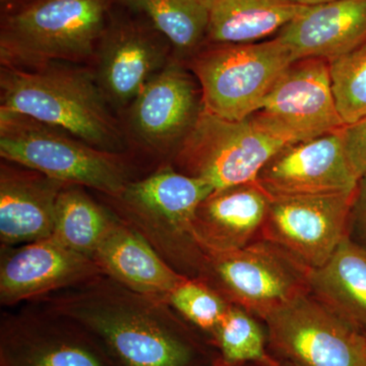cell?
<instances>
[{
	"label": "cell",
	"instance_id": "19",
	"mask_svg": "<svg viewBox=\"0 0 366 366\" xmlns=\"http://www.w3.org/2000/svg\"><path fill=\"white\" fill-rule=\"evenodd\" d=\"M277 37L288 46L295 61L339 59L366 43V0L305 7Z\"/></svg>",
	"mask_w": 366,
	"mask_h": 366
},
{
	"label": "cell",
	"instance_id": "12",
	"mask_svg": "<svg viewBox=\"0 0 366 366\" xmlns=\"http://www.w3.org/2000/svg\"><path fill=\"white\" fill-rule=\"evenodd\" d=\"M252 115L290 144L345 127L335 101L330 62L322 59L291 64Z\"/></svg>",
	"mask_w": 366,
	"mask_h": 366
},
{
	"label": "cell",
	"instance_id": "29",
	"mask_svg": "<svg viewBox=\"0 0 366 366\" xmlns=\"http://www.w3.org/2000/svg\"><path fill=\"white\" fill-rule=\"evenodd\" d=\"M350 222L355 229L360 244L366 247V175L361 177L358 182L351 209Z\"/></svg>",
	"mask_w": 366,
	"mask_h": 366
},
{
	"label": "cell",
	"instance_id": "26",
	"mask_svg": "<svg viewBox=\"0 0 366 366\" xmlns=\"http://www.w3.org/2000/svg\"><path fill=\"white\" fill-rule=\"evenodd\" d=\"M165 300L214 347L217 329L231 303L199 278L183 279Z\"/></svg>",
	"mask_w": 366,
	"mask_h": 366
},
{
	"label": "cell",
	"instance_id": "21",
	"mask_svg": "<svg viewBox=\"0 0 366 366\" xmlns=\"http://www.w3.org/2000/svg\"><path fill=\"white\" fill-rule=\"evenodd\" d=\"M310 293L366 334V247L347 235L333 255L308 274Z\"/></svg>",
	"mask_w": 366,
	"mask_h": 366
},
{
	"label": "cell",
	"instance_id": "14",
	"mask_svg": "<svg viewBox=\"0 0 366 366\" xmlns=\"http://www.w3.org/2000/svg\"><path fill=\"white\" fill-rule=\"evenodd\" d=\"M101 274L91 257L53 236L14 247L0 245V305L35 302Z\"/></svg>",
	"mask_w": 366,
	"mask_h": 366
},
{
	"label": "cell",
	"instance_id": "6",
	"mask_svg": "<svg viewBox=\"0 0 366 366\" xmlns=\"http://www.w3.org/2000/svg\"><path fill=\"white\" fill-rule=\"evenodd\" d=\"M295 59L279 37L262 42L216 44L192 60L207 112L228 120L247 119L261 109L269 92Z\"/></svg>",
	"mask_w": 366,
	"mask_h": 366
},
{
	"label": "cell",
	"instance_id": "13",
	"mask_svg": "<svg viewBox=\"0 0 366 366\" xmlns=\"http://www.w3.org/2000/svg\"><path fill=\"white\" fill-rule=\"evenodd\" d=\"M355 192L272 199L261 237L312 271L329 261L348 235Z\"/></svg>",
	"mask_w": 366,
	"mask_h": 366
},
{
	"label": "cell",
	"instance_id": "33",
	"mask_svg": "<svg viewBox=\"0 0 366 366\" xmlns=\"http://www.w3.org/2000/svg\"><path fill=\"white\" fill-rule=\"evenodd\" d=\"M238 366H249V365H238Z\"/></svg>",
	"mask_w": 366,
	"mask_h": 366
},
{
	"label": "cell",
	"instance_id": "16",
	"mask_svg": "<svg viewBox=\"0 0 366 366\" xmlns=\"http://www.w3.org/2000/svg\"><path fill=\"white\" fill-rule=\"evenodd\" d=\"M202 109L196 84L177 64L169 62L129 106V127L142 147L166 154L179 147Z\"/></svg>",
	"mask_w": 366,
	"mask_h": 366
},
{
	"label": "cell",
	"instance_id": "24",
	"mask_svg": "<svg viewBox=\"0 0 366 366\" xmlns=\"http://www.w3.org/2000/svg\"><path fill=\"white\" fill-rule=\"evenodd\" d=\"M143 14L179 54L197 50L206 40L209 25L207 0H118Z\"/></svg>",
	"mask_w": 366,
	"mask_h": 366
},
{
	"label": "cell",
	"instance_id": "25",
	"mask_svg": "<svg viewBox=\"0 0 366 366\" xmlns=\"http://www.w3.org/2000/svg\"><path fill=\"white\" fill-rule=\"evenodd\" d=\"M255 315L231 303L215 334L214 347L223 366L273 365L280 362L269 352L268 333Z\"/></svg>",
	"mask_w": 366,
	"mask_h": 366
},
{
	"label": "cell",
	"instance_id": "27",
	"mask_svg": "<svg viewBox=\"0 0 366 366\" xmlns=\"http://www.w3.org/2000/svg\"><path fill=\"white\" fill-rule=\"evenodd\" d=\"M332 89L344 124L366 117V43L330 61Z\"/></svg>",
	"mask_w": 366,
	"mask_h": 366
},
{
	"label": "cell",
	"instance_id": "17",
	"mask_svg": "<svg viewBox=\"0 0 366 366\" xmlns=\"http://www.w3.org/2000/svg\"><path fill=\"white\" fill-rule=\"evenodd\" d=\"M271 201L257 180L214 190L192 224L197 247L204 255L223 254L259 239Z\"/></svg>",
	"mask_w": 366,
	"mask_h": 366
},
{
	"label": "cell",
	"instance_id": "2",
	"mask_svg": "<svg viewBox=\"0 0 366 366\" xmlns=\"http://www.w3.org/2000/svg\"><path fill=\"white\" fill-rule=\"evenodd\" d=\"M69 64L31 69L1 66L0 110L26 115L95 148L122 154V132L94 71Z\"/></svg>",
	"mask_w": 366,
	"mask_h": 366
},
{
	"label": "cell",
	"instance_id": "22",
	"mask_svg": "<svg viewBox=\"0 0 366 366\" xmlns=\"http://www.w3.org/2000/svg\"><path fill=\"white\" fill-rule=\"evenodd\" d=\"M206 40L216 44L257 42L280 31L307 6L285 0H207Z\"/></svg>",
	"mask_w": 366,
	"mask_h": 366
},
{
	"label": "cell",
	"instance_id": "15",
	"mask_svg": "<svg viewBox=\"0 0 366 366\" xmlns=\"http://www.w3.org/2000/svg\"><path fill=\"white\" fill-rule=\"evenodd\" d=\"M360 178L347 157L341 129L279 152L257 175L264 192L277 197L354 194Z\"/></svg>",
	"mask_w": 366,
	"mask_h": 366
},
{
	"label": "cell",
	"instance_id": "5",
	"mask_svg": "<svg viewBox=\"0 0 366 366\" xmlns=\"http://www.w3.org/2000/svg\"><path fill=\"white\" fill-rule=\"evenodd\" d=\"M0 156L67 184L115 197L132 182L124 154L95 148L64 129L0 110Z\"/></svg>",
	"mask_w": 366,
	"mask_h": 366
},
{
	"label": "cell",
	"instance_id": "28",
	"mask_svg": "<svg viewBox=\"0 0 366 366\" xmlns=\"http://www.w3.org/2000/svg\"><path fill=\"white\" fill-rule=\"evenodd\" d=\"M347 157L358 177L366 175V117L341 129Z\"/></svg>",
	"mask_w": 366,
	"mask_h": 366
},
{
	"label": "cell",
	"instance_id": "9",
	"mask_svg": "<svg viewBox=\"0 0 366 366\" xmlns=\"http://www.w3.org/2000/svg\"><path fill=\"white\" fill-rule=\"evenodd\" d=\"M269 348L291 366H366V334L310 292L296 296L264 320Z\"/></svg>",
	"mask_w": 366,
	"mask_h": 366
},
{
	"label": "cell",
	"instance_id": "32",
	"mask_svg": "<svg viewBox=\"0 0 366 366\" xmlns=\"http://www.w3.org/2000/svg\"><path fill=\"white\" fill-rule=\"evenodd\" d=\"M249 366H291L287 365L286 362H283V361L280 360V362L277 363V365H249Z\"/></svg>",
	"mask_w": 366,
	"mask_h": 366
},
{
	"label": "cell",
	"instance_id": "23",
	"mask_svg": "<svg viewBox=\"0 0 366 366\" xmlns=\"http://www.w3.org/2000/svg\"><path fill=\"white\" fill-rule=\"evenodd\" d=\"M113 218L112 209L86 194L85 187L67 184L57 199L52 236L92 259Z\"/></svg>",
	"mask_w": 366,
	"mask_h": 366
},
{
	"label": "cell",
	"instance_id": "31",
	"mask_svg": "<svg viewBox=\"0 0 366 366\" xmlns=\"http://www.w3.org/2000/svg\"><path fill=\"white\" fill-rule=\"evenodd\" d=\"M290 4H297L300 6H315L320 4H329V2L335 1V0H285Z\"/></svg>",
	"mask_w": 366,
	"mask_h": 366
},
{
	"label": "cell",
	"instance_id": "1",
	"mask_svg": "<svg viewBox=\"0 0 366 366\" xmlns=\"http://www.w3.org/2000/svg\"><path fill=\"white\" fill-rule=\"evenodd\" d=\"M35 302L84 327L117 366H223L215 347L165 298L105 274Z\"/></svg>",
	"mask_w": 366,
	"mask_h": 366
},
{
	"label": "cell",
	"instance_id": "11",
	"mask_svg": "<svg viewBox=\"0 0 366 366\" xmlns=\"http://www.w3.org/2000/svg\"><path fill=\"white\" fill-rule=\"evenodd\" d=\"M169 41L146 16L118 2L94 57V74L109 104L132 105L148 81L169 64Z\"/></svg>",
	"mask_w": 366,
	"mask_h": 366
},
{
	"label": "cell",
	"instance_id": "30",
	"mask_svg": "<svg viewBox=\"0 0 366 366\" xmlns=\"http://www.w3.org/2000/svg\"><path fill=\"white\" fill-rule=\"evenodd\" d=\"M31 1H32V0H0V4H1V14L11 13V11L26 6V4Z\"/></svg>",
	"mask_w": 366,
	"mask_h": 366
},
{
	"label": "cell",
	"instance_id": "7",
	"mask_svg": "<svg viewBox=\"0 0 366 366\" xmlns=\"http://www.w3.org/2000/svg\"><path fill=\"white\" fill-rule=\"evenodd\" d=\"M291 146L254 115L228 120L204 108L178 147V171L201 178L214 189L255 182L266 164Z\"/></svg>",
	"mask_w": 366,
	"mask_h": 366
},
{
	"label": "cell",
	"instance_id": "4",
	"mask_svg": "<svg viewBox=\"0 0 366 366\" xmlns=\"http://www.w3.org/2000/svg\"><path fill=\"white\" fill-rule=\"evenodd\" d=\"M118 0H32L1 14L2 66L31 69L95 57Z\"/></svg>",
	"mask_w": 366,
	"mask_h": 366
},
{
	"label": "cell",
	"instance_id": "18",
	"mask_svg": "<svg viewBox=\"0 0 366 366\" xmlns=\"http://www.w3.org/2000/svg\"><path fill=\"white\" fill-rule=\"evenodd\" d=\"M67 183L2 160L0 164V243L7 247L50 237L59 194Z\"/></svg>",
	"mask_w": 366,
	"mask_h": 366
},
{
	"label": "cell",
	"instance_id": "3",
	"mask_svg": "<svg viewBox=\"0 0 366 366\" xmlns=\"http://www.w3.org/2000/svg\"><path fill=\"white\" fill-rule=\"evenodd\" d=\"M214 190L201 178L164 165L149 177L132 180L119 196L102 197L169 266L197 278L204 254L194 242L192 224L199 204Z\"/></svg>",
	"mask_w": 366,
	"mask_h": 366
},
{
	"label": "cell",
	"instance_id": "8",
	"mask_svg": "<svg viewBox=\"0 0 366 366\" xmlns=\"http://www.w3.org/2000/svg\"><path fill=\"white\" fill-rule=\"evenodd\" d=\"M310 272L278 245L259 238L234 252L204 255L197 278L229 302L264 320L310 292Z\"/></svg>",
	"mask_w": 366,
	"mask_h": 366
},
{
	"label": "cell",
	"instance_id": "20",
	"mask_svg": "<svg viewBox=\"0 0 366 366\" xmlns=\"http://www.w3.org/2000/svg\"><path fill=\"white\" fill-rule=\"evenodd\" d=\"M92 259L103 274L144 295L165 298L187 278L164 261L143 236L115 214Z\"/></svg>",
	"mask_w": 366,
	"mask_h": 366
},
{
	"label": "cell",
	"instance_id": "10",
	"mask_svg": "<svg viewBox=\"0 0 366 366\" xmlns=\"http://www.w3.org/2000/svg\"><path fill=\"white\" fill-rule=\"evenodd\" d=\"M0 366H117L84 327L39 303L0 317Z\"/></svg>",
	"mask_w": 366,
	"mask_h": 366
}]
</instances>
